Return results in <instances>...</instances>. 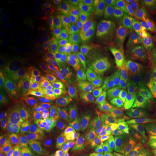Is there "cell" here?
Returning <instances> with one entry per match:
<instances>
[{
	"label": "cell",
	"mask_w": 156,
	"mask_h": 156,
	"mask_svg": "<svg viewBox=\"0 0 156 156\" xmlns=\"http://www.w3.org/2000/svg\"><path fill=\"white\" fill-rule=\"evenodd\" d=\"M60 56L69 77L73 81L83 80L85 75V67L81 48L75 44L65 45L60 51Z\"/></svg>",
	"instance_id": "1"
},
{
	"label": "cell",
	"mask_w": 156,
	"mask_h": 156,
	"mask_svg": "<svg viewBox=\"0 0 156 156\" xmlns=\"http://www.w3.org/2000/svg\"><path fill=\"white\" fill-rule=\"evenodd\" d=\"M134 43V56L137 69L153 72L155 67L151 37L148 36L145 28L139 30Z\"/></svg>",
	"instance_id": "2"
},
{
	"label": "cell",
	"mask_w": 156,
	"mask_h": 156,
	"mask_svg": "<svg viewBox=\"0 0 156 156\" xmlns=\"http://www.w3.org/2000/svg\"><path fill=\"white\" fill-rule=\"evenodd\" d=\"M146 118V101L138 95L122 118L120 129L133 132L143 127Z\"/></svg>",
	"instance_id": "3"
},
{
	"label": "cell",
	"mask_w": 156,
	"mask_h": 156,
	"mask_svg": "<svg viewBox=\"0 0 156 156\" xmlns=\"http://www.w3.org/2000/svg\"><path fill=\"white\" fill-rule=\"evenodd\" d=\"M117 58L122 64L127 77H131L137 71L135 56H134V43L131 38L120 40L115 48Z\"/></svg>",
	"instance_id": "4"
},
{
	"label": "cell",
	"mask_w": 156,
	"mask_h": 156,
	"mask_svg": "<svg viewBox=\"0 0 156 156\" xmlns=\"http://www.w3.org/2000/svg\"><path fill=\"white\" fill-rule=\"evenodd\" d=\"M94 80L97 88L101 92L106 93L119 87L121 80L111 67L98 66L94 70Z\"/></svg>",
	"instance_id": "5"
},
{
	"label": "cell",
	"mask_w": 156,
	"mask_h": 156,
	"mask_svg": "<svg viewBox=\"0 0 156 156\" xmlns=\"http://www.w3.org/2000/svg\"><path fill=\"white\" fill-rule=\"evenodd\" d=\"M153 77V72L137 70L130 77V85L132 91L143 99L147 100Z\"/></svg>",
	"instance_id": "6"
},
{
	"label": "cell",
	"mask_w": 156,
	"mask_h": 156,
	"mask_svg": "<svg viewBox=\"0 0 156 156\" xmlns=\"http://www.w3.org/2000/svg\"><path fill=\"white\" fill-rule=\"evenodd\" d=\"M137 96L138 95L136 93L132 91L130 95L126 96L124 100L120 101L111 108L107 109L106 115L112 124L113 131L118 127L122 118Z\"/></svg>",
	"instance_id": "7"
},
{
	"label": "cell",
	"mask_w": 156,
	"mask_h": 156,
	"mask_svg": "<svg viewBox=\"0 0 156 156\" xmlns=\"http://www.w3.org/2000/svg\"><path fill=\"white\" fill-rule=\"evenodd\" d=\"M87 124L90 132L95 136H101L113 132L108 116L102 112H90L87 116Z\"/></svg>",
	"instance_id": "8"
},
{
	"label": "cell",
	"mask_w": 156,
	"mask_h": 156,
	"mask_svg": "<svg viewBox=\"0 0 156 156\" xmlns=\"http://www.w3.org/2000/svg\"><path fill=\"white\" fill-rule=\"evenodd\" d=\"M103 19L116 30L122 39L131 38L138 27V21L135 16L124 20H116L106 16Z\"/></svg>",
	"instance_id": "9"
},
{
	"label": "cell",
	"mask_w": 156,
	"mask_h": 156,
	"mask_svg": "<svg viewBox=\"0 0 156 156\" xmlns=\"http://www.w3.org/2000/svg\"><path fill=\"white\" fill-rule=\"evenodd\" d=\"M136 141V147L142 156H147L152 145L156 138V133L147 131L145 128H140L131 132Z\"/></svg>",
	"instance_id": "10"
},
{
	"label": "cell",
	"mask_w": 156,
	"mask_h": 156,
	"mask_svg": "<svg viewBox=\"0 0 156 156\" xmlns=\"http://www.w3.org/2000/svg\"><path fill=\"white\" fill-rule=\"evenodd\" d=\"M20 156H62V153L58 148L48 143H42L27 147Z\"/></svg>",
	"instance_id": "11"
},
{
	"label": "cell",
	"mask_w": 156,
	"mask_h": 156,
	"mask_svg": "<svg viewBox=\"0 0 156 156\" xmlns=\"http://www.w3.org/2000/svg\"><path fill=\"white\" fill-rule=\"evenodd\" d=\"M116 146H124L133 149H137L136 141L133 135L130 132L122 129L116 130L108 142V148L116 147Z\"/></svg>",
	"instance_id": "12"
},
{
	"label": "cell",
	"mask_w": 156,
	"mask_h": 156,
	"mask_svg": "<svg viewBox=\"0 0 156 156\" xmlns=\"http://www.w3.org/2000/svg\"><path fill=\"white\" fill-rule=\"evenodd\" d=\"M95 30L99 38L104 40L106 43L116 41L120 38L116 30L104 19L98 21L95 25Z\"/></svg>",
	"instance_id": "13"
},
{
	"label": "cell",
	"mask_w": 156,
	"mask_h": 156,
	"mask_svg": "<svg viewBox=\"0 0 156 156\" xmlns=\"http://www.w3.org/2000/svg\"><path fill=\"white\" fill-rule=\"evenodd\" d=\"M22 38V35L18 32H12L7 35L2 47V55L4 57L12 55L20 45Z\"/></svg>",
	"instance_id": "14"
},
{
	"label": "cell",
	"mask_w": 156,
	"mask_h": 156,
	"mask_svg": "<svg viewBox=\"0 0 156 156\" xmlns=\"http://www.w3.org/2000/svg\"><path fill=\"white\" fill-rule=\"evenodd\" d=\"M85 102L90 112H101L105 106L103 96L95 90H88L85 93Z\"/></svg>",
	"instance_id": "15"
},
{
	"label": "cell",
	"mask_w": 156,
	"mask_h": 156,
	"mask_svg": "<svg viewBox=\"0 0 156 156\" xmlns=\"http://www.w3.org/2000/svg\"><path fill=\"white\" fill-rule=\"evenodd\" d=\"M106 16L116 20H124L129 19L134 15L128 6L122 3H116L107 9Z\"/></svg>",
	"instance_id": "16"
},
{
	"label": "cell",
	"mask_w": 156,
	"mask_h": 156,
	"mask_svg": "<svg viewBox=\"0 0 156 156\" xmlns=\"http://www.w3.org/2000/svg\"><path fill=\"white\" fill-rule=\"evenodd\" d=\"M56 122L64 131L68 134H75L79 131L78 122L73 116L66 114H60L56 117Z\"/></svg>",
	"instance_id": "17"
},
{
	"label": "cell",
	"mask_w": 156,
	"mask_h": 156,
	"mask_svg": "<svg viewBox=\"0 0 156 156\" xmlns=\"http://www.w3.org/2000/svg\"><path fill=\"white\" fill-rule=\"evenodd\" d=\"M27 122L35 127L46 132V133L53 134L57 132V128L55 124L51 121L44 118H39L36 116L27 117Z\"/></svg>",
	"instance_id": "18"
},
{
	"label": "cell",
	"mask_w": 156,
	"mask_h": 156,
	"mask_svg": "<svg viewBox=\"0 0 156 156\" xmlns=\"http://www.w3.org/2000/svg\"><path fill=\"white\" fill-rule=\"evenodd\" d=\"M126 96L127 95H126L124 90L120 87L113 90L110 92L105 93L103 95V100H104V104L106 110L124 100Z\"/></svg>",
	"instance_id": "19"
},
{
	"label": "cell",
	"mask_w": 156,
	"mask_h": 156,
	"mask_svg": "<svg viewBox=\"0 0 156 156\" xmlns=\"http://www.w3.org/2000/svg\"><path fill=\"white\" fill-rule=\"evenodd\" d=\"M142 23L145 28L153 36H156V3L151 8L145 12L142 19Z\"/></svg>",
	"instance_id": "20"
},
{
	"label": "cell",
	"mask_w": 156,
	"mask_h": 156,
	"mask_svg": "<svg viewBox=\"0 0 156 156\" xmlns=\"http://www.w3.org/2000/svg\"><path fill=\"white\" fill-rule=\"evenodd\" d=\"M64 95L72 105H78L81 101V94L77 85L73 81H69L65 85Z\"/></svg>",
	"instance_id": "21"
},
{
	"label": "cell",
	"mask_w": 156,
	"mask_h": 156,
	"mask_svg": "<svg viewBox=\"0 0 156 156\" xmlns=\"http://www.w3.org/2000/svg\"><path fill=\"white\" fill-rule=\"evenodd\" d=\"M29 56L26 53H21L13 58L7 65V70L9 73L16 74L21 72L28 65Z\"/></svg>",
	"instance_id": "22"
},
{
	"label": "cell",
	"mask_w": 156,
	"mask_h": 156,
	"mask_svg": "<svg viewBox=\"0 0 156 156\" xmlns=\"http://www.w3.org/2000/svg\"><path fill=\"white\" fill-rule=\"evenodd\" d=\"M20 79L18 76H7L0 80V92L3 94L13 91L19 86Z\"/></svg>",
	"instance_id": "23"
},
{
	"label": "cell",
	"mask_w": 156,
	"mask_h": 156,
	"mask_svg": "<svg viewBox=\"0 0 156 156\" xmlns=\"http://www.w3.org/2000/svg\"><path fill=\"white\" fill-rule=\"evenodd\" d=\"M2 107H3V111L6 114L12 116L19 112L21 103L17 97H11L7 100L2 101Z\"/></svg>",
	"instance_id": "24"
},
{
	"label": "cell",
	"mask_w": 156,
	"mask_h": 156,
	"mask_svg": "<svg viewBox=\"0 0 156 156\" xmlns=\"http://www.w3.org/2000/svg\"><path fill=\"white\" fill-rule=\"evenodd\" d=\"M48 88L51 92L54 94L57 95L58 96L63 97L64 95L65 85L64 84L62 76L58 73L54 74L53 77L51 78L49 84H48Z\"/></svg>",
	"instance_id": "25"
},
{
	"label": "cell",
	"mask_w": 156,
	"mask_h": 156,
	"mask_svg": "<svg viewBox=\"0 0 156 156\" xmlns=\"http://www.w3.org/2000/svg\"><path fill=\"white\" fill-rule=\"evenodd\" d=\"M41 87V77L38 75H34L29 77L25 83V90L31 96L38 95Z\"/></svg>",
	"instance_id": "26"
},
{
	"label": "cell",
	"mask_w": 156,
	"mask_h": 156,
	"mask_svg": "<svg viewBox=\"0 0 156 156\" xmlns=\"http://www.w3.org/2000/svg\"><path fill=\"white\" fill-rule=\"evenodd\" d=\"M76 23L78 28L85 34H91L95 28L92 19L87 15L81 14L78 15L76 19Z\"/></svg>",
	"instance_id": "27"
},
{
	"label": "cell",
	"mask_w": 156,
	"mask_h": 156,
	"mask_svg": "<svg viewBox=\"0 0 156 156\" xmlns=\"http://www.w3.org/2000/svg\"><path fill=\"white\" fill-rule=\"evenodd\" d=\"M39 106L42 112L47 115L53 114L56 109V104L53 99L46 95L41 97L39 100Z\"/></svg>",
	"instance_id": "28"
},
{
	"label": "cell",
	"mask_w": 156,
	"mask_h": 156,
	"mask_svg": "<svg viewBox=\"0 0 156 156\" xmlns=\"http://www.w3.org/2000/svg\"><path fill=\"white\" fill-rule=\"evenodd\" d=\"M108 149L112 153L117 156H142L137 149H133L124 146H116L109 147Z\"/></svg>",
	"instance_id": "29"
},
{
	"label": "cell",
	"mask_w": 156,
	"mask_h": 156,
	"mask_svg": "<svg viewBox=\"0 0 156 156\" xmlns=\"http://www.w3.org/2000/svg\"><path fill=\"white\" fill-rule=\"evenodd\" d=\"M0 156H17L15 148L9 140L1 138L0 142Z\"/></svg>",
	"instance_id": "30"
},
{
	"label": "cell",
	"mask_w": 156,
	"mask_h": 156,
	"mask_svg": "<svg viewBox=\"0 0 156 156\" xmlns=\"http://www.w3.org/2000/svg\"><path fill=\"white\" fill-rule=\"evenodd\" d=\"M155 2L154 0H134L132 5L135 10L138 12L147 11L154 5Z\"/></svg>",
	"instance_id": "31"
},
{
	"label": "cell",
	"mask_w": 156,
	"mask_h": 156,
	"mask_svg": "<svg viewBox=\"0 0 156 156\" xmlns=\"http://www.w3.org/2000/svg\"><path fill=\"white\" fill-rule=\"evenodd\" d=\"M44 37L48 44L53 47H58L61 44V39L59 36L54 31H46L45 33Z\"/></svg>",
	"instance_id": "32"
},
{
	"label": "cell",
	"mask_w": 156,
	"mask_h": 156,
	"mask_svg": "<svg viewBox=\"0 0 156 156\" xmlns=\"http://www.w3.org/2000/svg\"><path fill=\"white\" fill-rule=\"evenodd\" d=\"M105 7L103 4L98 2L89 3L85 7V11L91 15H100L104 11Z\"/></svg>",
	"instance_id": "33"
},
{
	"label": "cell",
	"mask_w": 156,
	"mask_h": 156,
	"mask_svg": "<svg viewBox=\"0 0 156 156\" xmlns=\"http://www.w3.org/2000/svg\"><path fill=\"white\" fill-rule=\"evenodd\" d=\"M146 101L145 122L156 115V98Z\"/></svg>",
	"instance_id": "34"
},
{
	"label": "cell",
	"mask_w": 156,
	"mask_h": 156,
	"mask_svg": "<svg viewBox=\"0 0 156 156\" xmlns=\"http://www.w3.org/2000/svg\"><path fill=\"white\" fill-rule=\"evenodd\" d=\"M53 23L54 27L58 29V30L62 31H65V33H67L68 30H69L67 22L62 17H56L53 20Z\"/></svg>",
	"instance_id": "35"
},
{
	"label": "cell",
	"mask_w": 156,
	"mask_h": 156,
	"mask_svg": "<svg viewBox=\"0 0 156 156\" xmlns=\"http://www.w3.org/2000/svg\"><path fill=\"white\" fill-rule=\"evenodd\" d=\"M142 128H145L147 131L153 133H156V115L146 121Z\"/></svg>",
	"instance_id": "36"
},
{
	"label": "cell",
	"mask_w": 156,
	"mask_h": 156,
	"mask_svg": "<svg viewBox=\"0 0 156 156\" xmlns=\"http://www.w3.org/2000/svg\"><path fill=\"white\" fill-rule=\"evenodd\" d=\"M154 98H156V74L154 75L153 83L151 84V89H150L149 93H148L147 95V99H151Z\"/></svg>",
	"instance_id": "37"
},
{
	"label": "cell",
	"mask_w": 156,
	"mask_h": 156,
	"mask_svg": "<svg viewBox=\"0 0 156 156\" xmlns=\"http://www.w3.org/2000/svg\"><path fill=\"white\" fill-rule=\"evenodd\" d=\"M151 46L153 49V53L154 56V60H155V67H156V36L151 37Z\"/></svg>",
	"instance_id": "38"
},
{
	"label": "cell",
	"mask_w": 156,
	"mask_h": 156,
	"mask_svg": "<svg viewBox=\"0 0 156 156\" xmlns=\"http://www.w3.org/2000/svg\"><path fill=\"white\" fill-rule=\"evenodd\" d=\"M147 156H156V138L153 145H152L151 149H150Z\"/></svg>",
	"instance_id": "39"
},
{
	"label": "cell",
	"mask_w": 156,
	"mask_h": 156,
	"mask_svg": "<svg viewBox=\"0 0 156 156\" xmlns=\"http://www.w3.org/2000/svg\"><path fill=\"white\" fill-rule=\"evenodd\" d=\"M5 21H2L1 22V25H0V34H2L4 32V30H5Z\"/></svg>",
	"instance_id": "40"
},
{
	"label": "cell",
	"mask_w": 156,
	"mask_h": 156,
	"mask_svg": "<svg viewBox=\"0 0 156 156\" xmlns=\"http://www.w3.org/2000/svg\"><path fill=\"white\" fill-rule=\"evenodd\" d=\"M101 156H109V155H101Z\"/></svg>",
	"instance_id": "41"
}]
</instances>
